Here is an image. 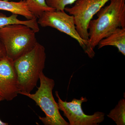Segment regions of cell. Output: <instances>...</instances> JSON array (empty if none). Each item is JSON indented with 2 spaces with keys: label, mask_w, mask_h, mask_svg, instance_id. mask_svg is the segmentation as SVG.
Returning <instances> with one entry per match:
<instances>
[{
  "label": "cell",
  "mask_w": 125,
  "mask_h": 125,
  "mask_svg": "<svg viewBox=\"0 0 125 125\" xmlns=\"http://www.w3.org/2000/svg\"><path fill=\"white\" fill-rule=\"evenodd\" d=\"M97 13L88 27L89 45L94 50L99 43L118 28H125V0H110Z\"/></svg>",
  "instance_id": "obj_1"
},
{
  "label": "cell",
  "mask_w": 125,
  "mask_h": 125,
  "mask_svg": "<svg viewBox=\"0 0 125 125\" xmlns=\"http://www.w3.org/2000/svg\"><path fill=\"white\" fill-rule=\"evenodd\" d=\"M45 48L38 42L29 52L13 61L20 90L19 94L31 93L36 87L45 67Z\"/></svg>",
  "instance_id": "obj_2"
},
{
  "label": "cell",
  "mask_w": 125,
  "mask_h": 125,
  "mask_svg": "<svg viewBox=\"0 0 125 125\" xmlns=\"http://www.w3.org/2000/svg\"><path fill=\"white\" fill-rule=\"evenodd\" d=\"M36 33L27 25H9L0 28V39L6 57L13 61L30 51L38 42Z\"/></svg>",
  "instance_id": "obj_3"
},
{
  "label": "cell",
  "mask_w": 125,
  "mask_h": 125,
  "mask_svg": "<svg viewBox=\"0 0 125 125\" xmlns=\"http://www.w3.org/2000/svg\"><path fill=\"white\" fill-rule=\"evenodd\" d=\"M40 86L34 94L22 93L36 102L45 113V117L39 119L45 125H69L63 118L59 111L58 103L54 99L52 90L55 86L54 80L47 77L41 72L39 76Z\"/></svg>",
  "instance_id": "obj_4"
},
{
  "label": "cell",
  "mask_w": 125,
  "mask_h": 125,
  "mask_svg": "<svg viewBox=\"0 0 125 125\" xmlns=\"http://www.w3.org/2000/svg\"><path fill=\"white\" fill-rule=\"evenodd\" d=\"M38 23L42 27H51L70 36L78 42L90 58L94 57V51L90 48L88 42L81 37L76 30L73 16L65 10L45 11L38 18Z\"/></svg>",
  "instance_id": "obj_5"
},
{
  "label": "cell",
  "mask_w": 125,
  "mask_h": 125,
  "mask_svg": "<svg viewBox=\"0 0 125 125\" xmlns=\"http://www.w3.org/2000/svg\"><path fill=\"white\" fill-rule=\"evenodd\" d=\"M109 0H77L73 6L65 8V11L73 16L78 33L83 40L88 42L90 22L94 16Z\"/></svg>",
  "instance_id": "obj_6"
},
{
  "label": "cell",
  "mask_w": 125,
  "mask_h": 125,
  "mask_svg": "<svg viewBox=\"0 0 125 125\" xmlns=\"http://www.w3.org/2000/svg\"><path fill=\"white\" fill-rule=\"evenodd\" d=\"M55 94L58 98L59 110L63 112L64 115L69 120V125H98L104 121V113L97 112L93 115H87L83 112L82 104L88 101L85 97H81L79 99L74 98L67 102L61 99L57 91Z\"/></svg>",
  "instance_id": "obj_7"
},
{
  "label": "cell",
  "mask_w": 125,
  "mask_h": 125,
  "mask_svg": "<svg viewBox=\"0 0 125 125\" xmlns=\"http://www.w3.org/2000/svg\"><path fill=\"white\" fill-rule=\"evenodd\" d=\"M20 92L13 61L6 57L0 60V95L11 101Z\"/></svg>",
  "instance_id": "obj_8"
},
{
  "label": "cell",
  "mask_w": 125,
  "mask_h": 125,
  "mask_svg": "<svg viewBox=\"0 0 125 125\" xmlns=\"http://www.w3.org/2000/svg\"><path fill=\"white\" fill-rule=\"evenodd\" d=\"M0 10L9 11L12 14L18 15L22 16L27 20L36 18L30 11L25 1L23 0L18 2L0 0Z\"/></svg>",
  "instance_id": "obj_9"
},
{
  "label": "cell",
  "mask_w": 125,
  "mask_h": 125,
  "mask_svg": "<svg viewBox=\"0 0 125 125\" xmlns=\"http://www.w3.org/2000/svg\"><path fill=\"white\" fill-rule=\"evenodd\" d=\"M97 46L98 49L106 46H113L125 56V28L117 29L107 37L101 40Z\"/></svg>",
  "instance_id": "obj_10"
},
{
  "label": "cell",
  "mask_w": 125,
  "mask_h": 125,
  "mask_svg": "<svg viewBox=\"0 0 125 125\" xmlns=\"http://www.w3.org/2000/svg\"><path fill=\"white\" fill-rule=\"evenodd\" d=\"M18 15L12 14L9 16H7L4 14L0 13V28L9 25L22 24L27 25L33 30L36 33L40 31L37 18H35L25 21L20 20L18 18Z\"/></svg>",
  "instance_id": "obj_11"
},
{
  "label": "cell",
  "mask_w": 125,
  "mask_h": 125,
  "mask_svg": "<svg viewBox=\"0 0 125 125\" xmlns=\"http://www.w3.org/2000/svg\"><path fill=\"white\" fill-rule=\"evenodd\" d=\"M117 125H125V99H121L107 115Z\"/></svg>",
  "instance_id": "obj_12"
},
{
  "label": "cell",
  "mask_w": 125,
  "mask_h": 125,
  "mask_svg": "<svg viewBox=\"0 0 125 125\" xmlns=\"http://www.w3.org/2000/svg\"><path fill=\"white\" fill-rule=\"evenodd\" d=\"M25 1L30 11L37 18L45 11L55 10L47 5L46 0H26Z\"/></svg>",
  "instance_id": "obj_13"
},
{
  "label": "cell",
  "mask_w": 125,
  "mask_h": 125,
  "mask_svg": "<svg viewBox=\"0 0 125 125\" xmlns=\"http://www.w3.org/2000/svg\"><path fill=\"white\" fill-rule=\"evenodd\" d=\"M77 0H46L47 5L56 10L64 11L69 5L74 3Z\"/></svg>",
  "instance_id": "obj_14"
},
{
  "label": "cell",
  "mask_w": 125,
  "mask_h": 125,
  "mask_svg": "<svg viewBox=\"0 0 125 125\" xmlns=\"http://www.w3.org/2000/svg\"><path fill=\"white\" fill-rule=\"evenodd\" d=\"M6 57V52L4 46L0 39V60Z\"/></svg>",
  "instance_id": "obj_15"
},
{
  "label": "cell",
  "mask_w": 125,
  "mask_h": 125,
  "mask_svg": "<svg viewBox=\"0 0 125 125\" xmlns=\"http://www.w3.org/2000/svg\"><path fill=\"white\" fill-rule=\"evenodd\" d=\"M9 125V123H5L3 122L2 121L0 120V125Z\"/></svg>",
  "instance_id": "obj_16"
},
{
  "label": "cell",
  "mask_w": 125,
  "mask_h": 125,
  "mask_svg": "<svg viewBox=\"0 0 125 125\" xmlns=\"http://www.w3.org/2000/svg\"><path fill=\"white\" fill-rule=\"evenodd\" d=\"M4 100V98H3V97L1 96V95H0V102H1V101H3V100Z\"/></svg>",
  "instance_id": "obj_17"
},
{
  "label": "cell",
  "mask_w": 125,
  "mask_h": 125,
  "mask_svg": "<svg viewBox=\"0 0 125 125\" xmlns=\"http://www.w3.org/2000/svg\"></svg>",
  "instance_id": "obj_18"
}]
</instances>
